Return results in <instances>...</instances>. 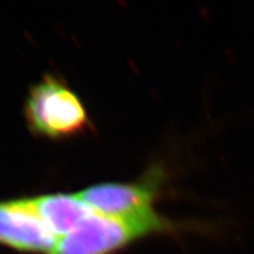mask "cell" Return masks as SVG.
I'll return each instance as SVG.
<instances>
[{
	"mask_svg": "<svg viewBox=\"0 0 254 254\" xmlns=\"http://www.w3.org/2000/svg\"><path fill=\"white\" fill-rule=\"evenodd\" d=\"M57 241L31 196L0 200V245L20 253L50 254Z\"/></svg>",
	"mask_w": 254,
	"mask_h": 254,
	"instance_id": "obj_4",
	"label": "cell"
},
{
	"mask_svg": "<svg viewBox=\"0 0 254 254\" xmlns=\"http://www.w3.org/2000/svg\"><path fill=\"white\" fill-rule=\"evenodd\" d=\"M31 200L38 214L58 239L77 227L93 212L78 193H49L31 196Z\"/></svg>",
	"mask_w": 254,
	"mask_h": 254,
	"instance_id": "obj_5",
	"label": "cell"
},
{
	"mask_svg": "<svg viewBox=\"0 0 254 254\" xmlns=\"http://www.w3.org/2000/svg\"><path fill=\"white\" fill-rule=\"evenodd\" d=\"M178 225L155 213L144 217H110L92 213L59 238L50 254H118L136 241L172 233Z\"/></svg>",
	"mask_w": 254,
	"mask_h": 254,
	"instance_id": "obj_1",
	"label": "cell"
},
{
	"mask_svg": "<svg viewBox=\"0 0 254 254\" xmlns=\"http://www.w3.org/2000/svg\"><path fill=\"white\" fill-rule=\"evenodd\" d=\"M161 172L153 168L131 183H101L86 187L78 195L95 213L110 217H144L155 213Z\"/></svg>",
	"mask_w": 254,
	"mask_h": 254,
	"instance_id": "obj_3",
	"label": "cell"
},
{
	"mask_svg": "<svg viewBox=\"0 0 254 254\" xmlns=\"http://www.w3.org/2000/svg\"><path fill=\"white\" fill-rule=\"evenodd\" d=\"M24 114L38 136L63 140L86 131L87 111L78 94L57 75L46 74L28 90Z\"/></svg>",
	"mask_w": 254,
	"mask_h": 254,
	"instance_id": "obj_2",
	"label": "cell"
}]
</instances>
